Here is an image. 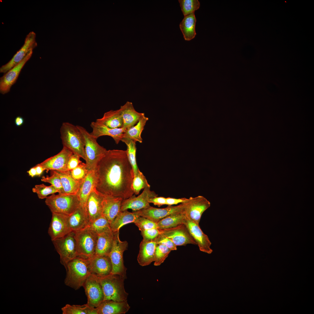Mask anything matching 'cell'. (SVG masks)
Here are the masks:
<instances>
[{"mask_svg":"<svg viewBox=\"0 0 314 314\" xmlns=\"http://www.w3.org/2000/svg\"><path fill=\"white\" fill-rule=\"evenodd\" d=\"M95 171V189L104 197L125 199L133 195L134 173L126 150H107Z\"/></svg>","mask_w":314,"mask_h":314,"instance_id":"cell-1","label":"cell"},{"mask_svg":"<svg viewBox=\"0 0 314 314\" xmlns=\"http://www.w3.org/2000/svg\"><path fill=\"white\" fill-rule=\"evenodd\" d=\"M65 268L66 275L64 283L75 290L83 287L91 274L89 258L81 256L69 261Z\"/></svg>","mask_w":314,"mask_h":314,"instance_id":"cell-2","label":"cell"},{"mask_svg":"<svg viewBox=\"0 0 314 314\" xmlns=\"http://www.w3.org/2000/svg\"><path fill=\"white\" fill-rule=\"evenodd\" d=\"M60 132L63 146L85 160V140L77 126L68 122H63Z\"/></svg>","mask_w":314,"mask_h":314,"instance_id":"cell-3","label":"cell"},{"mask_svg":"<svg viewBox=\"0 0 314 314\" xmlns=\"http://www.w3.org/2000/svg\"><path fill=\"white\" fill-rule=\"evenodd\" d=\"M98 277L103 290L104 301H127L128 293L124 288V278L119 274H112Z\"/></svg>","mask_w":314,"mask_h":314,"instance_id":"cell-4","label":"cell"},{"mask_svg":"<svg viewBox=\"0 0 314 314\" xmlns=\"http://www.w3.org/2000/svg\"><path fill=\"white\" fill-rule=\"evenodd\" d=\"M46 204L52 213L69 216L80 206V202L76 194H55L48 196Z\"/></svg>","mask_w":314,"mask_h":314,"instance_id":"cell-5","label":"cell"},{"mask_svg":"<svg viewBox=\"0 0 314 314\" xmlns=\"http://www.w3.org/2000/svg\"><path fill=\"white\" fill-rule=\"evenodd\" d=\"M76 126L85 140L87 168L89 171L94 170L107 150L100 145L97 142V139L92 136L85 128L80 126Z\"/></svg>","mask_w":314,"mask_h":314,"instance_id":"cell-6","label":"cell"},{"mask_svg":"<svg viewBox=\"0 0 314 314\" xmlns=\"http://www.w3.org/2000/svg\"><path fill=\"white\" fill-rule=\"evenodd\" d=\"M75 233L78 256L90 258L95 254L98 234L88 227Z\"/></svg>","mask_w":314,"mask_h":314,"instance_id":"cell-7","label":"cell"},{"mask_svg":"<svg viewBox=\"0 0 314 314\" xmlns=\"http://www.w3.org/2000/svg\"><path fill=\"white\" fill-rule=\"evenodd\" d=\"M119 234V232H114L113 245L109 254L112 266L111 274H119L125 279L127 268L124 265L123 254L127 249L128 243L126 241H121Z\"/></svg>","mask_w":314,"mask_h":314,"instance_id":"cell-8","label":"cell"},{"mask_svg":"<svg viewBox=\"0 0 314 314\" xmlns=\"http://www.w3.org/2000/svg\"><path fill=\"white\" fill-rule=\"evenodd\" d=\"M52 241L60 256V262L65 268L69 261L78 256L75 233L72 231L63 237Z\"/></svg>","mask_w":314,"mask_h":314,"instance_id":"cell-9","label":"cell"},{"mask_svg":"<svg viewBox=\"0 0 314 314\" xmlns=\"http://www.w3.org/2000/svg\"><path fill=\"white\" fill-rule=\"evenodd\" d=\"M183 203L186 217L198 224L203 213L210 206V202L201 195L190 197Z\"/></svg>","mask_w":314,"mask_h":314,"instance_id":"cell-10","label":"cell"},{"mask_svg":"<svg viewBox=\"0 0 314 314\" xmlns=\"http://www.w3.org/2000/svg\"><path fill=\"white\" fill-rule=\"evenodd\" d=\"M83 287L87 298V303L92 307L97 308L104 299L103 290L98 277L91 274Z\"/></svg>","mask_w":314,"mask_h":314,"instance_id":"cell-11","label":"cell"},{"mask_svg":"<svg viewBox=\"0 0 314 314\" xmlns=\"http://www.w3.org/2000/svg\"><path fill=\"white\" fill-rule=\"evenodd\" d=\"M160 229V234L170 239L177 246H185L188 244L197 245L185 224Z\"/></svg>","mask_w":314,"mask_h":314,"instance_id":"cell-12","label":"cell"},{"mask_svg":"<svg viewBox=\"0 0 314 314\" xmlns=\"http://www.w3.org/2000/svg\"><path fill=\"white\" fill-rule=\"evenodd\" d=\"M36 34L33 31L30 32L26 36L24 44L7 63L0 68V72L5 73L8 70L20 63L28 53L33 50L37 45L36 41Z\"/></svg>","mask_w":314,"mask_h":314,"instance_id":"cell-13","label":"cell"},{"mask_svg":"<svg viewBox=\"0 0 314 314\" xmlns=\"http://www.w3.org/2000/svg\"><path fill=\"white\" fill-rule=\"evenodd\" d=\"M52 213L48 233L53 241L63 237L72 231L69 222V216L57 213Z\"/></svg>","mask_w":314,"mask_h":314,"instance_id":"cell-14","label":"cell"},{"mask_svg":"<svg viewBox=\"0 0 314 314\" xmlns=\"http://www.w3.org/2000/svg\"><path fill=\"white\" fill-rule=\"evenodd\" d=\"M144 189L142 193L137 197L133 195L128 198L123 199L121 204V211L129 209L136 211L149 207V199L157 197L158 195L154 191L150 190V187Z\"/></svg>","mask_w":314,"mask_h":314,"instance_id":"cell-15","label":"cell"},{"mask_svg":"<svg viewBox=\"0 0 314 314\" xmlns=\"http://www.w3.org/2000/svg\"><path fill=\"white\" fill-rule=\"evenodd\" d=\"M137 211L140 216L157 223L170 215L177 213H184V205L182 203L178 205L168 206L163 208H158L150 206L148 208Z\"/></svg>","mask_w":314,"mask_h":314,"instance_id":"cell-16","label":"cell"},{"mask_svg":"<svg viewBox=\"0 0 314 314\" xmlns=\"http://www.w3.org/2000/svg\"><path fill=\"white\" fill-rule=\"evenodd\" d=\"M73 153L63 147L61 151L56 155L38 164L47 171L56 170L60 172L67 171V164L69 159Z\"/></svg>","mask_w":314,"mask_h":314,"instance_id":"cell-17","label":"cell"},{"mask_svg":"<svg viewBox=\"0 0 314 314\" xmlns=\"http://www.w3.org/2000/svg\"><path fill=\"white\" fill-rule=\"evenodd\" d=\"M33 50L29 52L19 63L7 72L0 78V92L2 94L7 93L16 82L21 70L32 56Z\"/></svg>","mask_w":314,"mask_h":314,"instance_id":"cell-18","label":"cell"},{"mask_svg":"<svg viewBox=\"0 0 314 314\" xmlns=\"http://www.w3.org/2000/svg\"><path fill=\"white\" fill-rule=\"evenodd\" d=\"M185 224L196 242L200 250L208 254H211L213 251L210 248L211 242L208 236L202 231L199 225L187 217Z\"/></svg>","mask_w":314,"mask_h":314,"instance_id":"cell-19","label":"cell"},{"mask_svg":"<svg viewBox=\"0 0 314 314\" xmlns=\"http://www.w3.org/2000/svg\"><path fill=\"white\" fill-rule=\"evenodd\" d=\"M89 258L91 274L100 277L111 274L112 266L109 256L94 255Z\"/></svg>","mask_w":314,"mask_h":314,"instance_id":"cell-20","label":"cell"},{"mask_svg":"<svg viewBox=\"0 0 314 314\" xmlns=\"http://www.w3.org/2000/svg\"><path fill=\"white\" fill-rule=\"evenodd\" d=\"M104 197L95 189L90 193L87 200L86 209L90 222L102 215Z\"/></svg>","mask_w":314,"mask_h":314,"instance_id":"cell-21","label":"cell"},{"mask_svg":"<svg viewBox=\"0 0 314 314\" xmlns=\"http://www.w3.org/2000/svg\"><path fill=\"white\" fill-rule=\"evenodd\" d=\"M90 126L92 129L90 134L94 138L97 139L101 136H108L113 139L117 144L121 141L126 130L123 128H110L95 122H92Z\"/></svg>","mask_w":314,"mask_h":314,"instance_id":"cell-22","label":"cell"},{"mask_svg":"<svg viewBox=\"0 0 314 314\" xmlns=\"http://www.w3.org/2000/svg\"><path fill=\"white\" fill-rule=\"evenodd\" d=\"M157 245L154 240H142L140 245L137 257V261L140 265L147 266L154 261L155 252Z\"/></svg>","mask_w":314,"mask_h":314,"instance_id":"cell-23","label":"cell"},{"mask_svg":"<svg viewBox=\"0 0 314 314\" xmlns=\"http://www.w3.org/2000/svg\"><path fill=\"white\" fill-rule=\"evenodd\" d=\"M96 178L95 169L89 171L81 183L76 194L80 202V206L86 210L87 200L91 192L95 189Z\"/></svg>","mask_w":314,"mask_h":314,"instance_id":"cell-24","label":"cell"},{"mask_svg":"<svg viewBox=\"0 0 314 314\" xmlns=\"http://www.w3.org/2000/svg\"><path fill=\"white\" fill-rule=\"evenodd\" d=\"M119 110L123 120L122 128L126 129L135 125L141 118L145 115L144 113L136 111L132 103L128 101L121 106Z\"/></svg>","mask_w":314,"mask_h":314,"instance_id":"cell-25","label":"cell"},{"mask_svg":"<svg viewBox=\"0 0 314 314\" xmlns=\"http://www.w3.org/2000/svg\"><path fill=\"white\" fill-rule=\"evenodd\" d=\"M130 308L127 301L113 300L103 301L97 307V314H125Z\"/></svg>","mask_w":314,"mask_h":314,"instance_id":"cell-26","label":"cell"},{"mask_svg":"<svg viewBox=\"0 0 314 314\" xmlns=\"http://www.w3.org/2000/svg\"><path fill=\"white\" fill-rule=\"evenodd\" d=\"M123 199L120 197H104L102 215L107 218L110 224L121 211V204Z\"/></svg>","mask_w":314,"mask_h":314,"instance_id":"cell-27","label":"cell"},{"mask_svg":"<svg viewBox=\"0 0 314 314\" xmlns=\"http://www.w3.org/2000/svg\"><path fill=\"white\" fill-rule=\"evenodd\" d=\"M69 222L72 231L74 232L88 227L90 223L86 210L80 206L69 216Z\"/></svg>","mask_w":314,"mask_h":314,"instance_id":"cell-28","label":"cell"},{"mask_svg":"<svg viewBox=\"0 0 314 314\" xmlns=\"http://www.w3.org/2000/svg\"><path fill=\"white\" fill-rule=\"evenodd\" d=\"M114 232L111 229L98 234L95 254L100 256H109L112 249Z\"/></svg>","mask_w":314,"mask_h":314,"instance_id":"cell-29","label":"cell"},{"mask_svg":"<svg viewBox=\"0 0 314 314\" xmlns=\"http://www.w3.org/2000/svg\"><path fill=\"white\" fill-rule=\"evenodd\" d=\"M95 122L111 129L122 128L123 124L119 109L106 112L102 118L97 119Z\"/></svg>","mask_w":314,"mask_h":314,"instance_id":"cell-30","label":"cell"},{"mask_svg":"<svg viewBox=\"0 0 314 314\" xmlns=\"http://www.w3.org/2000/svg\"><path fill=\"white\" fill-rule=\"evenodd\" d=\"M140 217L137 211L131 212L126 210L121 211L110 224L111 229L114 232H119L122 227L131 223H134Z\"/></svg>","mask_w":314,"mask_h":314,"instance_id":"cell-31","label":"cell"},{"mask_svg":"<svg viewBox=\"0 0 314 314\" xmlns=\"http://www.w3.org/2000/svg\"><path fill=\"white\" fill-rule=\"evenodd\" d=\"M54 171L60 178L65 193L67 194H76L81 183L73 178L70 171L60 172Z\"/></svg>","mask_w":314,"mask_h":314,"instance_id":"cell-32","label":"cell"},{"mask_svg":"<svg viewBox=\"0 0 314 314\" xmlns=\"http://www.w3.org/2000/svg\"><path fill=\"white\" fill-rule=\"evenodd\" d=\"M196 19L194 13L184 16L179 27L185 40L190 41L193 39L196 33L195 30Z\"/></svg>","mask_w":314,"mask_h":314,"instance_id":"cell-33","label":"cell"},{"mask_svg":"<svg viewBox=\"0 0 314 314\" xmlns=\"http://www.w3.org/2000/svg\"><path fill=\"white\" fill-rule=\"evenodd\" d=\"M186 219V217L184 213L172 214L157 222L156 223L157 228L159 229H164L185 224Z\"/></svg>","mask_w":314,"mask_h":314,"instance_id":"cell-34","label":"cell"},{"mask_svg":"<svg viewBox=\"0 0 314 314\" xmlns=\"http://www.w3.org/2000/svg\"><path fill=\"white\" fill-rule=\"evenodd\" d=\"M148 119L145 115L143 116L135 125L126 129L123 138L130 139L136 142L142 143V139L141 136V133Z\"/></svg>","mask_w":314,"mask_h":314,"instance_id":"cell-35","label":"cell"},{"mask_svg":"<svg viewBox=\"0 0 314 314\" xmlns=\"http://www.w3.org/2000/svg\"><path fill=\"white\" fill-rule=\"evenodd\" d=\"M63 314H97V308L88 303L83 305L66 304L61 308Z\"/></svg>","mask_w":314,"mask_h":314,"instance_id":"cell-36","label":"cell"},{"mask_svg":"<svg viewBox=\"0 0 314 314\" xmlns=\"http://www.w3.org/2000/svg\"><path fill=\"white\" fill-rule=\"evenodd\" d=\"M126 145L127 155L129 161L133 169L134 176H136L140 170L137 165L136 158L137 150L136 142L126 138H123L121 140Z\"/></svg>","mask_w":314,"mask_h":314,"instance_id":"cell-37","label":"cell"},{"mask_svg":"<svg viewBox=\"0 0 314 314\" xmlns=\"http://www.w3.org/2000/svg\"><path fill=\"white\" fill-rule=\"evenodd\" d=\"M88 227L97 234L111 229L108 220L103 215L90 222Z\"/></svg>","mask_w":314,"mask_h":314,"instance_id":"cell-38","label":"cell"},{"mask_svg":"<svg viewBox=\"0 0 314 314\" xmlns=\"http://www.w3.org/2000/svg\"><path fill=\"white\" fill-rule=\"evenodd\" d=\"M132 187L134 193L138 195L141 190L145 188L150 187L145 177L139 170L138 174L134 176Z\"/></svg>","mask_w":314,"mask_h":314,"instance_id":"cell-39","label":"cell"},{"mask_svg":"<svg viewBox=\"0 0 314 314\" xmlns=\"http://www.w3.org/2000/svg\"><path fill=\"white\" fill-rule=\"evenodd\" d=\"M32 190L33 192L36 193L38 198L41 199H46L48 195L58 192L52 185L47 186L43 184L35 185Z\"/></svg>","mask_w":314,"mask_h":314,"instance_id":"cell-40","label":"cell"},{"mask_svg":"<svg viewBox=\"0 0 314 314\" xmlns=\"http://www.w3.org/2000/svg\"><path fill=\"white\" fill-rule=\"evenodd\" d=\"M171 251L164 245L157 244L155 252L154 265L158 266L163 263Z\"/></svg>","mask_w":314,"mask_h":314,"instance_id":"cell-41","label":"cell"},{"mask_svg":"<svg viewBox=\"0 0 314 314\" xmlns=\"http://www.w3.org/2000/svg\"><path fill=\"white\" fill-rule=\"evenodd\" d=\"M51 171V175L42 176L41 181L51 184L56 189L58 193H65L59 176L54 170Z\"/></svg>","mask_w":314,"mask_h":314,"instance_id":"cell-42","label":"cell"},{"mask_svg":"<svg viewBox=\"0 0 314 314\" xmlns=\"http://www.w3.org/2000/svg\"><path fill=\"white\" fill-rule=\"evenodd\" d=\"M179 2L184 16L194 13L200 6V3L198 0H179Z\"/></svg>","mask_w":314,"mask_h":314,"instance_id":"cell-43","label":"cell"},{"mask_svg":"<svg viewBox=\"0 0 314 314\" xmlns=\"http://www.w3.org/2000/svg\"><path fill=\"white\" fill-rule=\"evenodd\" d=\"M89 171L85 163H81L76 167L70 171L71 175L75 180L81 183L88 175Z\"/></svg>","mask_w":314,"mask_h":314,"instance_id":"cell-44","label":"cell"},{"mask_svg":"<svg viewBox=\"0 0 314 314\" xmlns=\"http://www.w3.org/2000/svg\"><path fill=\"white\" fill-rule=\"evenodd\" d=\"M134 223L141 231L151 229L158 228L156 223L141 216Z\"/></svg>","mask_w":314,"mask_h":314,"instance_id":"cell-45","label":"cell"},{"mask_svg":"<svg viewBox=\"0 0 314 314\" xmlns=\"http://www.w3.org/2000/svg\"><path fill=\"white\" fill-rule=\"evenodd\" d=\"M141 231L143 239L148 240H154L160 234V229L158 228L151 229Z\"/></svg>","mask_w":314,"mask_h":314,"instance_id":"cell-46","label":"cell"},{"mask_svg":"<svg viewBox=\"0 0 314 314\" xmlns=\"http://www.w3.org/2000/svg\"><path fill=\"white\" fill-rule=\"evenodd\" d=\"M157 244H161L166 247L171 251L177 250V246L170 239L160 234L155 240Z\"/></svg>","mask_w":314,"mask_h":314,"instance_id":"cell-47","label":"cell"},{"mask_svg":"<svg viewBox=\"0 0 314 314\" xmlns=\"http://www.w3.org/2000/svg\"><path fill=\"white\" fill-rule=\"evenodd\" d=\"M80 158L78 155L73 153L71 155L67 164V171H71L82 162L80 160Z\"/></svg>","mask_w":314,"mask_h":314,"instance_id":"cell-48","label":"cell"},{"mask_svg":"<svg viewBox=\"0 0 314 314\" xmlns=\"http://www.w3.org/2000/svg\"><path fill=\"white\" fill-rule=\"evenodd\" d=\"M148 201L149 203H153L155 205L157 206L160 207L162 205L166 204V198L162 197H157V196L149 199Z\"/></svg>","mask_w":314,"mask_h":314,"instance_id":"cell-49","label":"cell"},{"mask_svg":"<svg viewBox=\"0 0 314 314\" xmlns=\"http://www.w3.org/2000/svg\"><path fill=\"white\" fill-rule=\"evenodd\" d=\"M187 199V198H175L170 197H167L166 198V205L168 206H172L174 205L177 204L179 203H183Z\"/></svg>","mask_w":314,"mask_h":314,"instance_id":"cell-50","label":"cell"},{"mask_svg":"<svg viewBox=\"0 0 314 314\" xmlns=\"http://www.w3.org/2000/svg\"><path fill=\"white\" fill-rule=\"evenodd\" d=\"M24 120L22 117L20 116L17 117L15 120V123L16 125L17 126H22L24 123Z\"/></svg>","mask_w":314,"mask_h":314,"instance_id":"cell-51","label":"cell"},{"mask_svg":"<svg viewBox=\"0 0 314 314\" xmlns=\"http://www.w3.org/2000/svg\"><path fill=\"white\" fill-rule=\"evenodd\" d=\"M36 169L37 172V176H40L43 172L45 170L44 168L42 166L38 164L34 166Z\"/></svg>","mask_w":314,"mask_h":314,"instance_id":"cell-52","label":"cell"},{"mask_svg":"<svg viewBox=\"0 0 314 314\" xmlns=\"http://www.w3.org/2000/svg\"><path fill=\"white\" fill-rule=\"evenodd\" d=\"M29 176L33 177L37 175L36 170L35 167L31 168L27 172Z\"/></svg>","mask_w":314,"mask_h":314,"instance_id":"cell-53","label":"cell"}]
</instances>
